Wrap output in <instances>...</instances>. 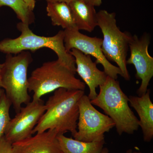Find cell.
Here are the masks:
<instances>
[{"label": "cell", "mask_w": 153, "mask_h": 153, "mask_svg": "<svg viewBox=\"0 0 153 153\" xmlns=\"http://www.w3.org/2000/svg\"><path fill=\"white\" fill-rule=\"evenodd\" d=\"M77 131L74 139L85 142L104 140V134L115 127L114 122L96 109L88 96L84 94L79 102Z\"/></svg>", "instance_id": "obj_7"}, {"label": "cell", "mask_w": 153, "mask_h": 153, "mask_svg": "<svg viewBox=\"0 0 153 153\" xmlns=\"http://www.w3.org/2000/svg\"><path fill=\"white\" fill-rule=\"evenodd\" d=\"M57 139L63 153H99L105 143V140L85 142L67 137L58 134Z\"/></svg>", "instance_id": "obj_16"}, {"label": "cell", "mask_w": 153, "mask_h": 153, "mask_svg": "<svg viewBox=\"0 0 153 153\" xmlns=\"http://www.w3.org/2000/svg\"><path fill=\"white\" fill-rule=\"evenodd\" d=\"M12 105L11 102L4 94L0 100V139L4 134L10 121V110Z\"/></svg>", "instance_id": "obj_18"}, {"label": "cell", "mask_w": 153, "mask_h": 153, "mask_svg": "<svg viewBox=\"0 0 153 153\" xmlns=\"http://www.w3.org/2000/svg\"><path fill=\"white\" fill-rule=\"evenodd\" d=\"M64 31V46L67 52L75 49L85 55L93 56L96 59V63L102 65L108 76L115 79H117L118 75L123 76L119 68L111 64L103 54L101 49L102 39L86 36L76 29Z\"/></svg>", "instance_id": "obj_8"}, {"label": "cell", "mask_w": 153, "mask_h": 153, "mask_svg": "<svg viewBox=\"0 0 153 153\" xmlns=\"http://www.w3.org/2000/svg\"><path fill=\"white\" fill-rule=\"evenodd\" d=\"M132 150L131 149L128 150L127 151L126 153H132ZM99 153H108V150L107 148H102V149Z\"/></svg>", "instance_id": "obj_22"}, {"label": "cell", "mask_w": 153, "mask_h": 153, "mask_svg": "<svg viewBox=\"0 0 153 153\" xmlns=\"http://www.w3.org/2000/svg\"><path fill=\"white\" fill-rule=\"evenodd\" d=\"M21 35L18 38H6L0 41V52L16 55L24 51H36L41 48L52 49L56 53L60 63L76 74L74 57L66 51L64 46V31L60 30L51 37L38 36L30 30L29 25L23 22L17 25Z\"/></svg>", "instance_id": "obj_3"}, {"label": "cell", "mask_w": 153, "mask_h": 153, "mask_svg": "<svg viewBox=\"0 0 153 153\" xmlns=\"http://www.w3.org/2000/svg\"><path fill=\"white\" fill-rule=\"evenodd\" d=\"M150 44V36L145 33L140 38L134 35L129 44L130 56L126 60V64L134 66L136 70V77L141 80L137 92L138 96L147 92L153 76V57L150 55L148 50Z\"/></svg>", "instance_id": "obj_10"}, {"label": "cell", "mask_w": 153, "mask_h": 153, "mask_svg": "<svg viewBox=\"0 0 153 153\" xmlns=\"http://www.w3.org/2000/svg\"><path fill=\"white\" fill-rule=\"evenodd\" d=\"M69 52L75 60L76 72L89 88L88 98L90 100L94 99L97 95L96 89L104 84L108 75L97 68L90 55H85L75 49H71Z\"/></svg>", "instance_id": "obj_11"}, {"label": "cell", "mask_w": 153, "mask_h": 153, "mask_svg": "<svg viewBox=\"0 0 153 153\" xmlns=\"http://www.w3.org/2000/svg\"><path fill=\"white\" fill-rule=\"evenodd\" d=\"M3 66V63H0V87L2 88L1 81V73L2 69Z\"/></svg>", "instance_id": "obj_23"}, {"label": "cell", "mask_w": 153, "mask_h": 153, "mask_svg": "<svg viewBox=\"0 0 153 153\" xmlns=\"http://www.w3.org/2000/svg\"><path fill=\"white\" fill-rule=\"evenodd\" d=\"M7 6L11 8L21 22L30 25L35 22L33 10L23 0H0V7Z\"/></svg>", "instance_id": "obj_17"}, {"label": "cell", "mask_w": 153, "mask_h": 153, "mask_svg": "<svg viewBox=\"0 0 153 153\" xmlns=\"http://www.w3.org/2000/svg\"><path fill=\"white\" fill-rule=\"evenodd\" d=\"M97 26L103 35L101 49L103 54L108 61L117 64L124 79L128 81L130 76L127 67V56L132 36L118 27L114 13L101 10L97 13Z\"/></svg>", "instance_id": "obj_6"}, {"label": "cell", "mask_w": 153, "mask_h": 153, "mask_svg": "<svg viewBox=\"0 0 153 153\" xmlns=\"http://www.w3.org/2000/svg\"><path fill=\"white\" fill-rule=\"evenodd\" d=\"M77 30L92 32L97 26L94 6L83 1L74 0L68 3Z\"/></svg>", "instance_id": "obj_14"}, {"label": "cell", "mask_w": 153, "mask_h": 153, "mask_svg": "<svg viewBox=\"0 0 153 153\" xmlns=\"http://www.w3.org/2000/svg\"><path fill=\"white\" fill-rule=\"evenodd\" d=\"M74 0H47V2H63L68 4L71 1ZM92 5L94 7H99L102 3V0H79Z\"/></svg>", "instance_id": "obj_20"}, {"label": "cell", "mask_w": 153, "mask_h": 153, "mask_svg": "<svg viewBox=\"0 0 153 153\" xmlns=\"http://www.w3.org/2000/svg\"><path fill=\"white\" fill-rule=\"evenodd\" d=\"M47 11L53 26H60L65 30H77L71 8L67 3L47 2Z\"/></svg>", "instance_id": "obj_15"}, {"label": "cell", "mask_w": 153, "mask_h": 153, "mask_svg": "<svg viewBox=\"0 0 153 153\" xmlns=\"http://www.w3.org/2000/svg\"><path fill=\"white\" fill-rule=\"evenodd\" d=\"M150 91L148 89L141 96H129V102L135 110L139 117L140 126L142 130L143 139L150 142L153 138V104L150 96Z\"/></svg>", "instance_id": "obj_13"}, {"label": "cell", "mask_w": 153, "mask_h": 153, "mask_svg": "<svg viewBox=\"0 0 153 153\" xmlns=\"http://www.w3.org/2000/svg\"><path fill=\"white\" fill-rule=\"evenodd\" d=\"M132 153H141L140 152H132Z\"/></svg>", "instance_id": "obj_25"}, {"label": "cell", "mask_w": 153, "mask_h": 153, "mask_svg": "<svg viewBox=\"0 0 153 153\" xmlns=\"http://www.w3.org/2000/svg\"><path fill=\"white\" fill-rule=\"evenodd\" d=\"M0 153H12V144L4 135L0 139Z\"/></svg>", "instance_id": "obj_19"}, {"label": "cell", "mask_w": 153, "mask_h": 153, "mask_svg": "<svg viewBox=\"0 0 153 153\" xmlns=\"http://www.w3.org/2000/svg\"><path fill=\"white\" fill-rule=\"evenodd\" d=\"M58 60L43 63L31 73L28 78V91H32L33 100L60 88L84 91L85 84Z\"/></svg>", "instance_id": "obj_4"}, {"label": "cell", "mask_w": 153, "mask_h": 153, "mask_svg": "<svg viewBox=\"0 0 153 153\" xmlns=\"http://www.w3.org/2000/svg\"><path fill=\"white\" fill-rule=\"evenodd\" d=\"M85 94L84 91L60 88L54 91L45 104V111L33 129V134L49 130L58 134L77 131L79 102Z\"/></svg>", "instance_id": "obj_1"}, {"label": "cell", "mask_w": 153, "mask_h": 153, "mask_svg": "<svg viewBox=\"0 0 153 153\" xmlns=\"http://www.w3.org/2000/svg\"><path fill=\"white\" fill-rule=\"evenodd\" d=\"M99 87V93L91 102L101 108L112 120L118 134H131L137 131L139 120L129 106L128 97L122 90L119 81L108 76L105 82Z\"/></svg>", "instance_id": "obj_2"}, {"label": "cell", "mask_w": 153, "mask_h": 153, "mask_svg": "<svg viewBox=\"0 0 153 153\" xmlns=\"http://www.w3.org/2000/svg\"><path fill=\"white\" fill-rule=\"evenodd\" d=\"M58 132L49 130L12 144V153H63L57 139Z\"/></svg>", "instance_id": "obj_12"}, {"label": "cell", "mask_w": 153, "mask_h": 153, "mask_svg": "<svg viewBox=\"0 0 153 153\" xmlns=\"http://www.w3.org/2000/svg\"><path fill=\"white\" fill-rule=\"evenodd\" d=\"M5 94V91L2 88L0 87V100Z\"/></svg>", "instance_id": "obj_24"}, {"label": "cell", "mask_w": 153, "mask_h": 153, "mask_svg": "<svg viewBox=\"0 0 153 153\" xmlns=\"http://www.w3.org/2000/svg\"><path fill=\"white\" fill-rule=\"evenodd\" d=\"M33 61L32 55L27 51L15 55L7 54L1 73V81L7 98L19 112L23 104L30 102L28 92L27 71Z\"/></svg>", "instance_id": "obj_5"}, {"label": "cell", "mask_w": 153, "mask_h": 153, "mask_svg": "<svg viewBox=\"0 0 153 153\" xmlns=\"http://www.w3.org/2000/svg\"><path fill=\"white\" fill-rule=\"evenodd\" d=\"M31 10H34L36 6V0H23Z\"/></svg>", "instance_id": "obj_21"}, {"label": "cell", "mask_w": 153, "mask_h": 153, "mask_svg": "<svg viewBox=\"0 0 153 153\" xmlns=\"http://www.w3.org/2000/svg\"><path fill=\"white\" fill-rule=\"evenodd\" d=\"M45 111V104L41 99L32 100L22 107L7 127L4 134L6 139L12 144L32 136L33 129Z\"/></svg>", "instance_id": "obj_9"}]
</instances>
